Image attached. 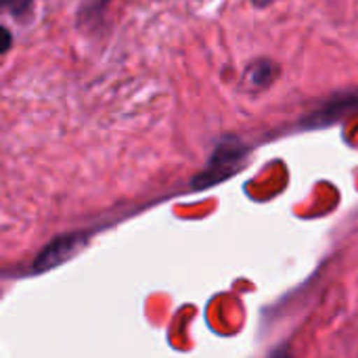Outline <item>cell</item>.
<instances>
[{"label":"cell","mask_w":358,"mask_h":358,"mask_svg":"<svg viewBox=\"0 0 358 358\" xmlns=\"http://www.w3.org/2000/svg\"><path fill=\"white\" fill-rule=\"evenodd\" d=\"M273 63H258V65H252L250 69V76H252V82L254 84H266L273 80Z\"/></svg>","instance_id":"3"},{"label":"cell","mask_w":358,"mask_h":358,"mask_svg":"<svg viewBox=\"0 0 358 358\" xmlns=\"http://www.w3.org/2000/svg\"><path fill=\"white\" fill-rule=\"evenodd\" d=\"M80 245V237H61L52 243H48V248L38 256L36 260V271H48L55 268L57 264H61L63 260H67Z\"/></svg>","instance_id":"2"},{"label":"cell","mask_w":358,"mask_h":358,"mask_svg":"<svg viewBox=\"0 0 358 358\" xmlns=\"http://www.w3.org/2000/svg\"><path fill=\"white\" fill-rule=\"evenodd\" d=\"M245 155V147H243V143L241 141H237V138H227V141H222V145L214 151V155H212V162H210V168H208V172L203 174V178H199L203 185H212V182H216V180H220V178H227L233 170H235V166L241 162V157Z\"/></svg>","instance_id":"1"},{"label":"cell","mask_w":358,"mask_h":358,"mask_svg":"<svg viewBox=\"0 0 358 358\" xmlns=\"http://www.w3.org/2000/svg\"><path fill=\"white\" fill-rule=\"evenodd\" d=\"M29 4V0H0V6L8 10H23Z\"/></svg>","instance_id":"5"},{"label":"cell","mask_w":358,"mask_h":358,"mask_svg":"<svg viewBox=\"0 0 358 358\" xmlns=\"http://www.w3.org/2000/svg\"><path fill=\"white\" fill-rule=\"evenodd\" d=\"M10 44H13V36H10V31H8L6 27H2V25H0V55H2V52H6V50L10 48Z\"/></svg>","instance_id":"4"}]
</instances>
